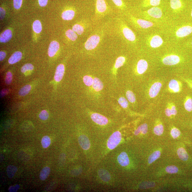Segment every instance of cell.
Here are the masks:
<instances>
[{"label": "cell", "mask_w": 192, "mask_h": 192, "mask_svg": "<svg viewBox=\"0 0 192 192\" xmlns=\"http://www.w3.org/2000/svg\"><path fill=\"white\" fill-rule=\"evenodd\" d=\"M115 27L117 32L126 43L130 44H136L138 39L135 33L128 27L122 18H117L115 21Z\"/></svg>", "instance_id": "1"}, {"label": "cell", "mask_w": 192, "mask_h": 192, "mask_svg": "<svg viewBox=\"0 0 192 192\" xmlns=\"http://www.w3.org/2000/svg\"><path fill=\"white\" fill-rule=\"evenodd\" d=\"M104 30L101 28L93 31L86 40L84 47L87 51L93 50L98 47L104 37Z\"/></svg>", "instance_id": "2"}, {"label": "cell", "mask_w": 192, "mask_h": 192, "mask_svg": "<svg viewBox=\"0 0 192 192\" xmlns=\"http://www.w3.org/2000/svg\"><path fill=\"white\" fill-rule=\"evenodd\" d=\"M112 9L106 0H95V10L93 18L94 23H98L106 15L110 14Z\"/></svg>", "instance_id": "3"}, {"label": "cell", "mask_w": 192, "mask_h": 192, "mask_svg": "<svg viewBox=\"0 0 192 192\" xmlns=\"http://www.w3.org/2000/svg\"><path fill=\"white\" fill-rule=\"evenodd\" d=\"M191 1L189 0H169V7L174 13L187 15Z\"/></svg>", "instance_id": "4"}, {"label": "cell", "mask_w": 192, "mask_h": 192, "mask_svg": "<svg viewBox=\"0 0 192 192\" xmlns=\"http://www.w3.org/2000/svg\"><path fill=\"white\" fill-rule=\"evenodd\" d=\"M129 22L134 27L139 30L148 29L154 27L155 23L150 21L139 19L131 14L127 15Z\"/></svg>", "instance_id": "5"}, {"label": "cell", "mask_w": 192, "mask_h": 192, "mask_svg": "<svg viewBox=\"0 0 192 192\" xmlns=\"http://www.w3.org/2000/svg\"><path fill=\"white\" fill-rule=\"evenodd\" d=\"M162 8L159 6L152 7L148 10L142 12L141 15L146 19L147 18L153 19H160L161 18L163 13Z\"/></svg>", "instance_id": "6"}, {"label": "cell", "mask_w": 192, "mask_h": 192, "mask_svg": "<svg viewBox=\"0 0 192 192\" xmlns=\"http://www.w3.org/2000/svg\"><path fill=\"white\" fill-rule=\"evenodd\" d=\"M163 39L158 34H152L146 39V45L152 49H157L162 46L164 44Z\"/></svg>", "instance_id": "7"}, {"label": "cell", "mask_w": 192, "mask_h": 192, "mask_svg": "<svg viewBox=\"0 0 192 192\" xmlns=\"http://www.w3.org/2000/svg\"><path fill=\"white\" fill-rule=\"evenodd\" d=\"M183 56L175 54L166 55L163 58L162 61L163 64L167 65H174L180 64L186 60Z\"/></svg>", "instance_id": "8"}, {"label": "cell", "mask_w": 192, "mask_h": 192, "mask_svg": "<svg viewBox=\"0 0 192 192\" xmlns=\"http://www.w3.org/2000/svg\"><path fill=\"white\" fill-rule=\"evenodd\" d=\"M122 139V134L119 131H116L110 136L107 142L108 148L114 149L120 143Z\"/></svg>", "instance_id": "9"}, {"label": "cell", "mask_w": 192, "mask_h": 192, "mask_svg": "<svg viewBox=\"0 0 192 192\" xmlns=\"http://www.w3.org/2000/svg\"><path fill=\"white\" fill-rule=\"evenodd\" d=\"M91 117L94 122L100 125H106L108 123L107 118L98 113H94L91 115Z\"/></svg>", "instance_id": "10"}, {"label": "cell", "mask_w": 192, "mask_h": 192, "mask_svg": "<svg viewBox=\"0 0 192 192\" xmlns=\"http://www.w3.org/2000/svg\"><path fill=\"white\" fill-rule=\"evenodd\" d=\"M89 27V23L88 21L83 23H76L74 25L72 29L77 33L78 35H81L83 34L86 29Z\"/></svg>", "instance_id": "11"}, {"label": "cell", "mask_w": 192, "mask_h": 192, "mask_svg": "<svg viewBox=\"0 0 192 192\" xmlns=\"http://www.w3.org/2000/svg\"><path fill=\"white\" fill-rule=\"evenodd\" d=\"M162 86V84L160 82L154 83L149 89V94L150 97L151 98L156 97L159 93Z\"/></svg>", "instance_id": "12"}, {"label": "cell", "mask_w": 192, "mask_h": 192, "mask_svg": "<svg viewBox=\"0 0 192 192\" xmlns=\"http://www.w3.org/2000/svg\"><path fill=\"white\" fill-rule=\"evenodd\" d=\"M78 142L80 146L84 150H87L90 148L91 143L89 138L86 135H81L78 138Z\"/></svg>", "instance_id": "13"}, {"label": "cell", "mask_w": 192, "mask_h": 192, "mask_svg": "<svg viewBox=\"0 0 192 192\" xmlns=\"http://www.w3.org/2000/svg\"><path fill=\"white\" fill-rule=\"evenodd\" d=\"M162 0H143L141 7L142 8H148L158 7L161 4Z\"/></svg>", "instance_id": "14"}, {"label": "cell", "mask_w": 192, "mask_h": 192, "mask_svg": "<svg viewBox=\"0 0 192 192\" xmlns=\"http://www.w3.org/2000/svg\"><path fill=\"white\" fill-rule=\"evenodd\" d=\"M148 67V64L146 60L141 59L139 60L137 65V71L139 74L142 75L146 71Z\"/></svg>", "instance_id": "15"}, {"label": "cell", "mask_w": 192, "mask_h": 192, "mask_svg": "<svg viewBox=\"0 0 192 192\" xmlns=\"http://www.w3.org/2000/svg\"><path fill=\"white\" fill-rule=\"evenodd\" d=\"M60 49V44L56 41H53L50 44L48 49V54L50 57H54Z\"/></svg>", "instance_id": "16"}, {"label": "cell", "mask_w": 192, "mask_h": 192, "mask_svg": "<svg viewBox=\"0 0 192 192\" xmlns=\"http://www.w3.org/2000/svg\"><path fill=\"white\" fill-rule=\"evenodd\" d=\"M65 71L64 65L60 64L57 66L54 75V80L57 82H59L62 79L64 75Z\"/></svg>", "instance_id": "17"}, {"label": "cell", "mask_w": 192, "mask_h": 192, "mask_svg": "<svg viewBox=\"0 0 192 192\" xmlns=\"http://www.w3.org/2000/svg\"><path fill=\"white\" fill-rule=\"evenodd\" d=\"M117 161L123 167L127 166L129 164L130 161L128 155L125 152H122L117 157Z\"/></svg>", "instance_id": "18"}, {"label": "cell", "mask_w": 192, "mask_h": 192, "mask_svg": "<svg viewBox=\"0 0 192 192\" xmlns=\"http://www.w3.org/2000/svg\"><path fill=\"white\" fill-rule=\"evenodd\" d=\"M75 10L72 9H69L64 10L62 14L61 17L65 20H70L73 19L75 15Z\"/></svg>", "instance_id": "19"}, {"label": "cell", "mask_w": 192, "mask_h": 192, "mask_svg": "<svg viewBox=\"0 0 192 192\" xmlns=\"http://www.w3.org/2000/svg\"><path fill=\"white\" fill-rule=\"evenodd\" d=\"M12 37V33L11 30L7 29L0 36L1 43H6L8 42Z\"/></svg>", "instance_id": "20"}, {"label": "cell", "mask_w": 192, "mask_h": 192, "mask_svg": "<svg viewBox=\"0 0 192 192\" xmlns=\"http://www.w3.org/2000/svg\"><path fill=\"white\" fill-rule=\"evenodd\" d=\"M169 87L171 91L174 93H178L180 91L181 86L179 81L175 80H172L170 81Z\"/></svg>", "instance_id": "21"}, {"label": "cell", "mask_w": 192, "mask_h": 192, "mask_svg": "<svg viewBox=\"0 0 192 192\" xmlns=\"http://www.w3.org/2000/svg\"><path fill=\"white\" fill-rule=\"evenodd\" d=\"M22 54L20 51H17L15 52L10 57L8 60L9 64L11 65L15 64L22 59Z\"/></svg>", "instance_id": "22"}, {"label": "cell", "mask_w": 192, "mask_h": 192, "mask_svg": "<svg viewBox=\"0 0 192 192\" xmlns=\"http://www.w3.org/2000/svg\"><path fill=\"white\" fill-rule=\"evenodd\" d=\"M98 174L101 179L105 182H108L111 179L109 173L106 170L100 169L98 171Z\"/></svg>", "instance_id": "23"}, {"label": "cell", "mask_w": 192, "mask_h": 192, "mask_svg": "<svg viewBox=\"0 0 192 192\" xmlns=\"http://www.w3.org/2000/svg\"><path fill=\"white\" fill-rule=\"evenodd\" d=\"M92 86L94 90L97 91L102 90L104 87L101 81L97 78L94 79Z\"/></svg>", "instance_id": "24"}, {"label": "cell", "mask_w": 192, "mask_h": 192, "mask_svg": "<svg viewBox=\"0 0 192 192\" xmlns=\"http://www.w3.org/2000/svg\"><path fill=\"white\" fill-rule=\"evenodd\" d=\"M118 9L124 11L127 8V5L123 0H112Z\"/></svg>", "instance_id": "25"}, {"label": "cell", "mask_w": 192, "mask_h": 192, "mask_svg": "<svg viewBox=\"0 0 192 192\" xmlns=\"http://www.w3.org/2000/svg\"><path fill=\"white\" fill-rule=\"evenodd\" d=\"M50 168L48 167H46L43 168L41 170L40 175V178L41 180H44L48 177L50 173Z\"/></svg>", "instance_id": "26"}, {"label": "cell", "mask_w": 192, "mask_h": 192, "mask_svg": "<svg viewBox=\"0 0 192 192\" xmlns=\"http://www.w3.org/2000/svg\"><path fill=\"white\" fill-rule=\"evenodd\" d=\"M177 154L179 158L183 161H185L187 160L189 158L188 155L185 150L183 148H180L178 149Z\"/></svg>", "instance_id": "27"}, {"label": "cell", "mask_w": 192, "mask_h": 192, "mask_svg": "<svg viewBox=\"0 0 192 192\" xmlns=\"http://www.w3.org/2000/svg\"><path fill=\"white\" fill-rule=\"evenodd\" d=\"M65 35L70 40L72 41H75L78 38L77 34L72 29H68L65 33Z\"/></svg>", "instance_id": "28"}, {"label": "cell", "mask_w": 192, "mask_h": 192, "mask_svg": "<svg viewBox=\"0 0 192 192\" xmlns=\"http://www.w3.org/2000/svg\"><path fill=\"white\" fill-rule=\"evenodd\" d=\"M18 170V168L14 165H9L7 168V172L8 177L11 179L13 177Z\"/></svg>", "instance_id": "29"}, {"label": "cell", "mask_w": 192, "mask_h": 192, "mask_svg": "<svg viewBox=\"0 0 192 192\" xmlns=\"http://www.w3.org/2000/svg\"><path fill=\"white\" fill-rule=\"evenodd\" d=\"M184 106L187 111L191 112L192 111V98L190 96H187L184 102Z\"/></svg>", "instance_id": "30"}, {"label": "cell", "mask_w": 192, "mask_h": 192, "mask_svg": "<svg viewBox=\"0 0 192 192\" xmlns=\"http://www.w3.org/2000/svg\"><path fill=\"white\" fill-rule=\"evenodd\" d=\"M169 107L167 108L165 110V115L168 117L172 115H175L177 114V110L176 107L174 105H170Z\"/></svg>", "instance_id": "31"}, {"label": "cell", "mask_w": 192, "mask_h": 192, "mask_svg": "<svg viewBox=\"0 0 192 192\" xmlns=\"http://www.w3.org/2000/svg\"><path fill=\"white\" fill-rule=\"evenodd\" d=\"M148 130V125L146 123H144L138 127L137 129L135 130L134 134L136 135H138L140 132L143 134H145L147 133Z\"/></svg>", "instance_id": "32"}, {"label": "cell", "mask_w": 192, "mask_h": 192, "mask_svg": "<svg viewBox=\"0 0 192 192\" xmlns=\"http://www.w3.org/2000/svg\"><path fill=\"white\" fill-rule=\"evenodd\" d=\"M161 155V153L159 151H155L149 157L148 162L149 164H151L159 158Z\"/></svg>", "instance_id": "33"}, {"label": "cell", "mask_w": 192, "mask_h": 192, "mask_svg": "<svg viewBox=\"0 0 192 192\" xmlns=\"http://www.w3.org/2000/svg\"><path fill=\"white\" fill-rule=\"evenodd\" d=\"M185 41L184 42L182 45L183 48L185 49L188 51H192V36Z\"/></svg>", "instance_id": "34"}, {"label": "cell", "mask_w": 192, "mask_h": 192, "mask_svg": "<svg viewBox=\"0 0 192 192\" xmlns=\"http://www.w3.org/2000/svg\"><path fill=\"white\" fill-rule=\"evenodd\" d=\"M33 28L34 32L37 33H40L42 30V25L40 21L36 20L34 22Z\"/></svg>", "instance_id": "35"}, {"label": "cell", "mask_w": 192, "mask_h": 192, "mask_svg": "<svg viewBox=\"0 0 192 192\" xmlns=\"http://www.w3.org/2000/svg\"><path fill=\"white\" fill-rule=\"evenodd\" d=\"M126 61L125 57L123 56H120L118 58L116 61L114 68L116 69L122 67Z\"/></svg>", "instance_id": "36"}, {"label": "cell", "mask_w": 192, "mask_h": 192, "mask_svg": "<svg viewBox=\"0 0 192 192\" xmlns=\"http://www.w3.org/2000/svg\"><path fill=\"white\" fill-rule=\"evenodd\" d=\"M31 89V86L30 85H26L20 89L19 92V94L21 96H24L27 95L30 92Z\"/></svg>", "instance_id": "37"}, {"label": "cell", "mask_w": 192, "mask_h": 192, "mask_svg": "<svg viewBox=\"0 0 192 192\" xmlns=\"http://www.w3.org/2000/svg\"><path fill=\"white\" fill-rule=\"evenodd\" d=\"M41 142L42 146L43 148H47L50 145L51 143L50 138L48 136H44L42 138Z\"/></svg>", "instance_id": "38"}, {"label": "cell", "mask_w": 192, "mask_h": 192, "mask_svg": "<svg viewBox=\"0 0 192 192\" xmlns=\"http://www.w3.org/2000/svg\"><path fill=\"white\" fill-rule=\"evenodd\" d=\"M164 132V127L162 124H159L155 126L154 128V132L156 135L160 136Z\"/></svg>", "instance_id": "39"}, {"label": "cell", "mask_w": 192, "mask_h": 192, "mask_svg": "<svg viewBox=\"0 0 192 192\" xmlns=\"http://www.w3.org/2000/svg\"><path fill=\"white\" fill-rule=\"evenodd\" d=\"M126 97L128 101L131 103H133L136 101V97L135 94L132 91H128L126 93Z\"/></svg>", "instance_id": "40"}, {"label": "cell", "mask_w": 192, "mask_h": 192, "mask_svg": "<svg viewBox=\"0 0 192 192\" xmlns=\"http://www.w3.org/2000/svg\"><path fill=\"white\" fill-rule=\"evenodd\" d=\"M94 80L91 76L86 75L83 77V81L85 85L90 86L93 85Z\"/></svg>", "instance_id": "41"}, {"label": "cell", "mask_w": 192, "mask_h": 192, "mask_svg": "<svg viewBox=\"0 0 192 192\" xmlns=\"http://www.w3.org/2000/svg\"><path fill=\"white\" fill-rule=\"evenodd\" d=\"M34 69L33 65L30 64H27L23 65L21 68V72L24 73L28 70H32Z\"/></svg>", "instance_id": "42"}, {"label": "cell", "mask_w": 192, "mask_h": 192, "mask_svg": "<svg viewBox=\"0 0 192 192\" xmlns=\"http://www.w3.org/2000/svg\"><path fill=\"white\" fill-rule=\"evenodd\" d=\"M165 170L168 173L175 174L178 173L179 170L178 167L175 166H169L166 168Z\"/></svg>", "instance_id": "43"}, {"label": "cell", "mask_w": 192, "mask_h": 192, "mask_svg": "<svg viewBox=\"0 0 192 192\" xmlns=\"http://www.w3.org/2000/svg\"><path fill=\"white\" fill-rule=\"evenodd\" d=\"M119 103L123 108H126L128 106V102L127 100L123 97H121L118 101Z\"/></svg>", "instance_id": "44"}, {"label": "cell", "mask_w": 192, "mask_h": 192, "mask_svg": "<svg viewBox=\"0 0 192 192\" xmlns=\"http://www.w3.org/2000/svg\"><path fill=\"white\" fill-rule=\"evenodd\" d=\"M39 117L42 120H47L49 117V113L45 110H43L39 114Z\"/></svg>", "instance_id": "45"}, {"label": "cell", "mask_w": 192, "mask_h": 192, "mask_svg": "<svg viewBox=\"0 0 192 192\" xmlns=\"http://www.w3.org/2000/svg\"><path fill=\"white\" fill-rule=\"evenodd\" d=\"M171 134L174 138H176L178 137L180 135L179 130L177 128H173L171 131Z\"/></svg>", "instance_id": "46"}, {"label": "cell", "mask_w": 192, "mask_h": 192, "mask_svg": "<svg viewBox=\"0 0 192 192\" xmlns=\"http://www.w3.org/2000/svg\"><path fill=\"white\" fill-rule=\"evenodd\" d=\"M13 75L11 72H8L6 74L5 82L8 85H10L12 82Z\"/></svg>", "instance_id": "47"}, {"label": "cell", "mask_w": 192, "mask_h": 192, "mask_svg": "<svg viewBox=\"0 0 192 192\" xmlns=\"http://www.w3.org/2000/svg\"><path fill=\"white\" fill-rule=\"evenodd\" d=\"M23 0H13V6L16 9H19L22 6Z\"/></svg>", "instance_id": "48"}, {"label": "cell", "mask_w": 192, "mask_h": 192, "mask_svg": "<svg viewBox=\"0 0 192 192\" xmlns=\"http://www.w3.org/2000/svg\"><path fill=\"white\" fill-rule=\"evenodd\" d=\"M185 19L192 21V1L190 2L189 12Z\"/></svg>", "instance_id": "49"}, {"label": "cell", "mask_w": 192, "mask_h": 192, "mask_svg": "<svg viewBox=\"0 0 192 192\" xmlns=\"http://www.w3.org/2000/svg\"><path fill=\"white\" fill-rule=\"evenodd\" d=\"M19 188L20 186L19 185H17L14 186H11L9 188L8 190L10 192H16L17 191Z\"/></svg>", "instance_id": "50"}, {"label": "cell", "mask_w": 192, "mask_h": 192, "mask_svg": "<svg viewBox=\"0 0 192 192\" xmlns=\"http://www.w3.org/2000/svg\"><path fill=\"white\" fill-rule=\"evenodd\" d=\"M39 5L41 7H45L48 3V0H38Z\"/></svg>", "instance_id": "51"}, {"label": "cell", "mask_w": 192, "mask_h": 192, "mask_svg": "<svg viewBox=\"0 0 192 192\" xmlns=\"http://www.w3.org/2000/svg\"><path fill=\"white\" fill-rule=\"evenodd\" d=\"M0 11H1V19L3 20L4 19L5 14H6V11L2 7L0 8Z\"/></svg>", "instance_id": "52"}, {"label": "cell", "mask_w": 192, "mask_h": 192, "mask_svg": "<svg viewBox=\"0 0 192 192\" xmlns=\"http://www.w3.org/2000/svg\"><path fill=\"white\" fill-rule=\"evenodd\" d=\"M6 57V54L3 51H1L0 52V60L1 61H2Z\"/></svg>", "instance_id": "53"}, {"label": "cell", "mask_w": 192, "mask_h": 192, "mask_svg": "<svg viewBox=\"0 0 192 192\" xmlns=\"http://www.w3.org/2000/svg\"><path fill=\"white\" fill-rule=\"evenodd\" d=\"M8 93V89H5L2 90L1 92V96H4L6 95V94Z\"/></svg>", "instance_id": "54"}, {"label": "cell", "mask_w": 192, "mask_h": 192, "mask_svg": "<svg viewBox=\"0 0 192 192\" xmlns=\"http://www.w3.org/2000/svg\"><path fill=\"white\" fill-rule=\"evenodd\" d=\"M185 81L189 86L192 89V80H186Z\"/></svg>", "instance_id": "55"}, {"label": "cell", "mask_w": 192, "mask_h": 192, "mask_svg": "<svg viewBox=\"0 0 192 192\" xmlns=\"http://www.w3.org/2000/svg\"><path fill=\"white\" fill-rule=\"evenodd\" d=\"M189 1H191L192 0H189Z\"/></svg>", "instance_id": "56"}]
</instances>
